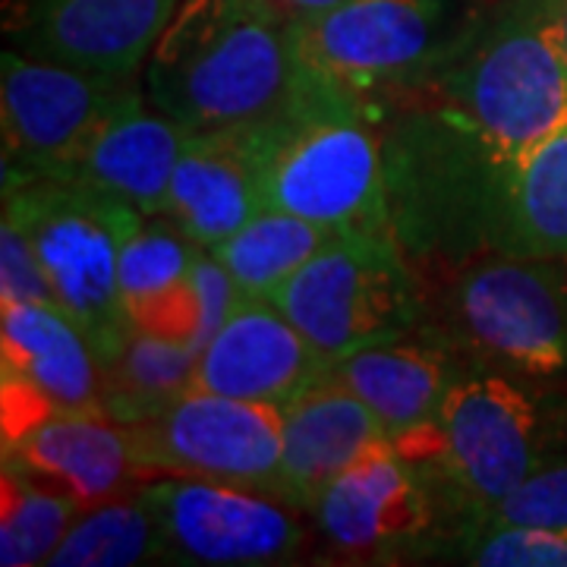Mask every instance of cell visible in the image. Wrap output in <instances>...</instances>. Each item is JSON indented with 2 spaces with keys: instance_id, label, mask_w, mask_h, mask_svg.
I'll return each mask as SVG.
<instances>
[{
  "instance_id": "f1b7e54d",
  "label": "cell",
  "mask_w": 567,
  "mask_h": 567,
  "mask_svg": "<svg viewBox=\"0 0 567 567\" xmlns=\"http://www.w3.org/2000/svg\"><path fill=\"white\" fill-rule=\"evenodd\" d=\"M3 303H41L61 309L29 237L10 218L0 224V306Z\"/></svg>"
},
{
  "instance_id": "4fadbf2b",
  "label": "cell",
  "mask_w": 567,
  "mask_h": 567,
  "mask_svg": "<svg viewBox=\"0 0 567 567\" xmlns=\"http://www.w3.org/2000/svg\"><path fill=\"white\" fill-rule=\"evenodd\" d=\"M183 0H20L22 54L102 80L130 82Z\"/></svg>"
},
{
  "instance_id": "484cf974",
  "label": "cell",
  "mask_w": 567,
  "mask_h": 567,
  "mask_svg": "<svg viewBox=\"0 0 567 567\" xmlns=\"http://www.w3.org/2000/svg\"><path fill=\"white\" fill-rule=\"evenodd\" d=\"M164 558L162 529L140 492L82 507L76 524L63 536L51 565L58 567H130Z\"/></svg>"
},
{
  "instance_id": "8992f818",
  "label": "cell",
  "mask_w": 567,
  "mask_h": 567,
  "mask_svg": "<svg viewBox=\"0 0 567 567\" xmlns=\"http://www.w3.org/2000/svg\"><path fill=\"white\" fill-rule=\"evenodd\" d=\"M394 447L442 473L483 520L492 507L543 466V416L517 382L505 375H464L447 388L435 425Z\"/></svg>"
},
{
  "instance_id": "2e32d148",
  "label": "cell",
  "mask_w": 567,
  "mask_h": 567,
  "mask_svg": "<svg viewBox=\"0 0 567 567\" xmlns=\"http://www.w3.org/2000/svg\"><path fill=\"white\" fill-rule=\"evenodd\" d=\"M278 498L293 511H316L328 486L369 447L391 442L375 413L331 375L281 406Z\"/></svg>"
},
{
  "instance_id": "cb8c5ba5",
  "label": "cell",
  "mask_w": 567,
  "mask_h": 567,
  "mask_svg": "<svg viewBox=\"0 0 567 567\" xmlns=\"http://www.w3.org/2000/svg\"><path fill=\"white\" fill-rule=\"evenodd\" d=\"M328 237L331 230L319 224L290 212L262 208L221 244L208 246V252L227 268L240 297L271 300V293L284 281H290L322 249Z\"/></svg>"
},
{
  "instance_id": "d4e9b609",
  "label": "cell",
  "mask_w": 567,
  "mask_h": 567,
  "mask_svg": "<svg viewBox=\"0 0 567 567\" xmlns=\"http://www.w3.org/2000/svg\"><path fill=\"white\" fill-rule=\"evenodd\" d=\"M3 498H0V565H51L63 536L76 524L82 505L54 483L3 464Z\"/></svg>"
},
{
  "instance_id": "9c48e42d",
  "label": "cell",
  "mask_w": 567,
  "mask_h": 567,
  "mask_svg": "<svg viewBox=\"0 0 567 567\" xmlns=\"http://www.w3.org/2000/svg\"><path fill=\"white\" fill-rule=\"evenodd\" d=\"M3 189L39 177H66L136 89L61 63L7 51L0 61Z\"/></svg>"
},
{
  "instance_id": "ac0fdd59",
  "label": "cell",
  "mask_w": 567,
  "mask_h": 567,
  "mask_svg": "<svg viewBox=\"0 0 567 567\" xmlns=\"http://www.w3.org/2000/svg\"><path fill=\"white\" fill-rule=\"evenodd\" d=\"M3 382L25 388L51 410L102 413V365L66 312L41 303L0 306Z\"/></svg>"
},
{
  "instance_id": "ba28073f",
  "label": "cell",
  "mask_w": 567,
  "mask_h": 567,
  "mask_svg": "<svg viewBox=\"0 0 567 567\" xmlns=\"http://www.w3.org/2000/svg\"><path fill=\"white\" fill-rule=\"evenodd\" d=\"M133 457L152 476H196L278 498L281 406L183 391L152 420L126 425Z\"/></svg>"
},
{
  "instance_id": "83f0119b",
  "label": "cell",
  "mask_w": 567,
  "mask_h": 567,
  "mask_svg": "<svg viewBox=\"0 0 567 567\" xmlns=\"http://www.w3.org/2000/svg\"><path fill=\"white\" fill-rule=\"evenodd\" d=\"M466 555L483 567H567V527H488Z\"/></svg>"
},
{
  "instance_id": "8fae6325",
  "label": "cell",
  "mask_w": 567,
  "mask_h": 567,
  "mask_svg": "<svg viewBox=\"0 0 567 567\" xmlns=\"http://www.w3.org/2000/svg\"><path fill=\"white\" fill-rule=\"evenodd\" d=\"M454 312L470 344L527 375L567 369V284L555 259L498 252L466 271Z\"/></svg>"
},
{
  "instance_id": "d6986e66",
  "label": "cell",
  "mask_w": 567,
  "mask_h": 567,
  "mask_svg": "<svg viewBox=\"0 0 567 567\" xmlns=\"http://www.w3.org/2000/svg\"><path fill=\"white\" fill-rule=\"evenodd\" d=\"M186 133L181 123L152 107L145 92L133 89L61 181L95 186L148 218L164 215Z\"/></svg>"
},
{
  "instance_id": "e0dca14e",
  "label": "cell",
  "mask_w": 567,
  "mask_h": 567,
  "mask_svg": "<svg viewBox=\"0 0 567 567\" xmlns=\"http://www.w3.org/2000/svg\"><path fill=\"white\" fill-rule=\"evenodd\" d=\"M262 212L256 130L186 133L164 218L203 249L221 244Z\"/></svg>"
},
{
  "instance_id": "3957f363",
  "label": "cell",
  "mask_w": 567,
  "mask_h": 567,
  "mask_svg": "<svg viewBox=\"0 0 567 567\" xmlns=\"http://www.w3.org/2000/svg\"><path fill=\"white\" fill-rule=\"evenodd\" d=\"M447 114L517 164L567 126V66L551 0H507L432 73Z\"/></svg>"
},
{
  "instance_id": "603a6c76",
  "label": "cell",
  "mask_w": 567,
  "mask_h": 567,
  "mask_svg": "<svg viewBox=\"0 0 567 567\" xmlns=\"http://www.w3.org/2000/svg\"><path fill=\"white\" fill-rule=\"evenodd\" d=\"M199 353L186 341L133 328L123 350L102 369V413L136 425L158 416L193 388Z\"/></svg>"
},
{
  "instance_id": "4316f807",
  "label": "cell",
  "mask_w": 567,
  "mask_h": 567,
  "mask_svg": "<svg viewBox=\"0 0 567 567\" xmlns=\"http://www.w3.org/2000/svg\"><path fill=\"white\" fill-rule=\"evenodd\" d=\"M488 527H567V464L539 466L483 520Z\"/></svg>"
},
{
  "instance_id": "5bb4252c",
  "label": "cell",
  "mask_w": 567,
  "mask_h": 567,
  "mask_svg": "<svg viewBox=\"0 0 567 567\" xmlns=\"http://www.w3.org/2000/svg\"><path fill=\"white\" fill-rule=\"evenodd\" d=\"M334 363L268 297H240L196 363L193 388L284 406L331 375Z\"/></svg>"
},
{
  "instance_id": "277c9868",
  "label": "cell",
  "mask_w": 567,
  "mask_h": 567,
  "mask_svg": "<svg viewBox=\"0 0 567 567\" xmlns=\"http://www.w3.org/2000/svg\"><path fill=\"white\" fill-rule=\"evenodd\" d=\"M3 218L20 224L58 303L104 369L133 334L121 297V249L145 215L80 181L39 177L3 189Z\"/></svg>"
},
{
  "instance_id": "44dd1931",
  "label": "cell",
  "mask_w": 567,
  "mask_h": 567,
  "mask_svg": "<svg viewBox=\"0 0 567 567\" xmlns=\"http://www.w3.org/2000/svg\"><path fill=\"white\" fill-rule=\"evenodd\" d=\"M331 379L350 388L375 413L391 442L435 425L447 388L454 382L442 350L406 338L347 357L334 363Z\"/></svg>"
},
{
  "instance_id": "7c38bea8",
  "label": "cell",
  "mask_w": 567,
  "mask_h": 567,
  "mask_svg": "<svg viewBox=\"0 0 567 567\" xmlns=\"http://www.w3.org/2000/svg\"><path fill=\"white\" fill-rule=\"evenodd\" d=\"M432 466L401 454L394 442L369 447L328 486L316 505L322 536L344 555L416 551L439 529Z\"/></svg>"
},
{
  "instance_id": "ffe728a7",
  "label": "cell",
  "mask_w": 567,
  "mask_h": 567,
  "mask_svg": "<svg viewBox=\"0 0 567 567\" xmlns=\"http://www.w3.org/2000/svg\"><path fill=\"white\" fill-rule=\"evenodd\" d=\"M199 249L164 215H145L130 230L121 249V297L133 328L193 347L199 316L193 265Z\"/></svg>"
},
{
  "instance_id": "9a60e30c",
  "label": "cell",
  "mask_w": 567,
  "mask_h": 567,
  "mask_svg": "<svg viewBox=\"0 0 567 567\" xmlns=\"http://www.w3.org/2000/svg\"><path fill=\"white\" fill-rule=\"evenodd\" d=\"M3 464L61 486L82 507L121 498L142 473L126 425L89 410H44L3 435Z\"/></svg>"
},
{
  "instance_id": "7402d4cb",
  "label": "cell",
  "mask_w": 567,
  "mask_h": 567,
  "mask_svg": "<svg viewBox=\"0 0 567 567\" xmlns=\"http://www.w3.org/2000/svg\"><path fill=\"white\" fill-rule=\"evenodd\" d=\"M492 246L511 256L567 262V126L505 167Z\"/></svg>"
},
{
  "instance_id": "5b68a950",
  "label": "cell",
  "mask_w": 567,
  "mask_h": 567,
  "mask_svg": "<svg viewBox=\"0 0 567 567\" xmlns=\"http://www.w3.org/2000/svg\"><path fill=\"white\" fill-rule=\"evenodd\" d=\"M271 300L331 363L401 341L423 312L398 237L353 230L331 234Z\"/></svg>"
},
{
  "instance_id": "4dcf8cb0",
  "label": "cell",
  "mask_w": 567,
  "mask_h": 567,
  "mask_svg": "<svg viewBox=\"0 0 567 567\" xmlns=\"http://www.w3.org/2000/svg\"><path fill=\"white\" fill-rule=\"evenodd\" d=\"M551 13H555V29H558L561 58H565V66H567V0H551Z\"/></svg>"
},
{
  "instance_id": "f546056e",
  "label": "cell",
  "mask_w": 567,
  "mask_h": 567,
  "mask_svg": "<svg viewBox=\"0 0 567 567\" xmlns=\"http://www.w3.org/2000/svg\"><path fill=\"white\" fill-rule=\"evenodd\" d=\"M281 3L290 13H322V10H331L338 3H347V0H281Z\"/></svg>"
},
{
  "instance_id": "6da1fadb",
  "label": "cell",
  "mask_w": 567,
  "mask_h": 567,
  "mask_svg": "<svg viewBox=\"0 0 567 567\" xmlns=\"http://www.w3.org/2000/svg\"><path fill=\"white\" fill-rule=\"evenodd\" d=\"M303 63L281 0H183L142 66V92L183 130H256Z\"/></svg>"
},
{
  "instance_id": "52a82bcc",
  "label": "cell",
  "mask_w": 567,
  "mask_h": 567,
  "mask_svg": "<svg viewBox=\"0 0 567 567\" xmlns=\"http://www.w3.org/2000/svg\"><path fill=\"white\" fill-rule=\"evenodd\" d=\"M461 0H347L290 13L300 63L357 95L432 76L466 35Z\"/></svg>"
},
{
  "instance_id": "7a4b0ae2",
  "label": "cell",
  "mask_w": 567,
  "mask_h": 567,
  "mask_svg": "<svg viewBox=\"0 0 567 567\" xmlns=\"http://www.w3.org/2000/svg\"><path fill=\"white\" fill-rule=\"evenodd\" d=\"M363 102L303 63L287 104L256 126L262 208L290 212L331 234L398 237L382 145Z\"/></svg>"
},
{
  "instance_id": "30bf717a",
  "label": "cell",
  "mask_w": 567,
  "mask_h": 567,
  "mask_svg": "<svg viewBox=\"0 0 567 567\" xmlns=\"http://www.w3.org/2000/svg\"><path fill=\"white\" fill-rule=\"evenodd\" d=\"M140 498L162 529L164 558L183 565H281L306 529L281 498L196 476H155Z\"/></svg>"
}]
</instances>
